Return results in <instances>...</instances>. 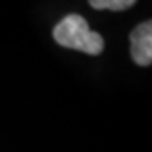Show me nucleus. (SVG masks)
<instances>
[{"label":"nucleus","mask_w":152,"mask_h":152,"mask_svg":"<svg viewBox=\"0 0 152 152\" xmlns=\"http://www.w3.org/2000/svg\"><path fill=\"white\" fill-rule=\"evenodd\" d=\"M135 4L134 0H90V6L96 10H113L121 11L125 9H130Z\"/></svg>","instance_id":"7ed1b4c3"},{"label":"nucleus","mask_w":152,"mask_h":152,"mask_svg":"<svg viewBox=\"0 0 152 152\" xmlns=\"http://www.w3.org/2000/svg\"><path fill=\"white\" fill-rule=\"evenodd\" d=\"M131 56L140 66H149L152 62V21L141 23L130 35Z\"/></svg>","instance_id":"f03ea898"},{"label":"nucleus","mask_w":152,"mask_h":152,"mask_svg":"<svg viewBox=\"0 0 152 152\" xmlns=\"http://www.w3.org/2000/svg\"><path fill=\"white\" fill-rule=\"evenodd\" d=\"M54 39L61 47L99 55L104 49V39L89 28L87 21L79 14H68L54 28Z\"/></svg>","instance_id":"f257e3e1"}]
</instances>
